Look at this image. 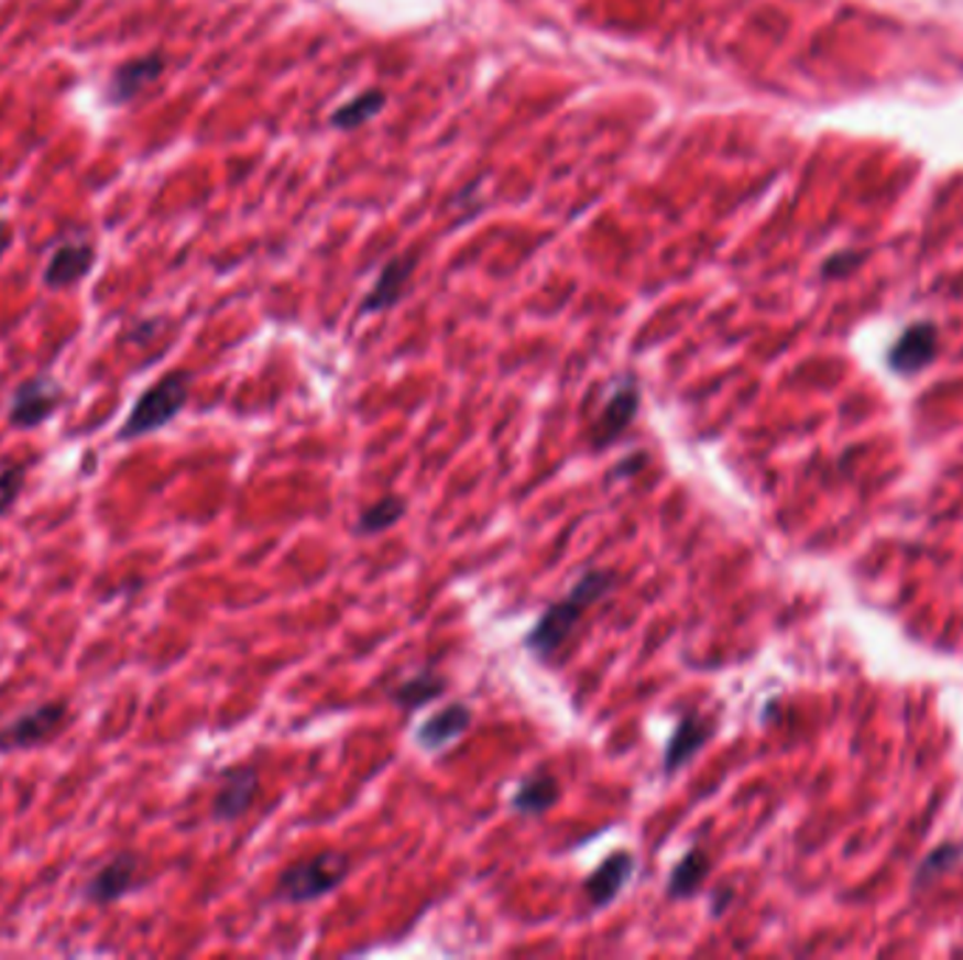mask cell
I'll return each mask as SVG.
<instances>
[{
  "label": "cell",
  "mask_w": 963,
  "mask_h": 960,
  "mask_svg": "<svg viewBox=\"0 0 963 960\" xmlns=\"http://www.w3.org/2000/svg\"><path fill=\"white\" fill-rule=\"evenodd\" d=\"M614 586H617L614 569H589V572H583L581 580L558 603L547 606L541 611V618L536 620V625L524 634V651L536 656L538 662L552 659L563 648L569 634L578 629L583 614L594 603L609 598L614 592Z\"/></svg>",
  "instance_id": "obj_1"
},
{
  "label": "cell",
  "mask_w": 963,
  "mask_h": 960,
  "mask_svg": "<svg viewBox=\"0 0 963 960\" xmlns=\"http://www.w3.org/2000/svg\"><path fill=\"white\" fill-rule=\"evenodd\" d=\"M350 876V857L344 851H321L294 862L276 882V902L310 904L330 896Z\"/></svg>",
  "instance_id": "obj_2"
},
{
  "label": "cell",
  "mask_w": 963,
  "mask_h": 960,
  "mask_svg": "<svg viewBox=\"0 0 963 960\" xmlns=\"http://www.w3.org/2000/svg\"><path fill=\"white\" fill-rule=\"evenodd\" d=\"M189 386L191 378L186 372H169L161 381H155L147 392H141V397L130 408L128 421H124V426L119 428L116 437L122 443H133V439L147 437V434L169 426L189 403Z\"/></svg>",
  "instance_id": "obj_3"
},
{
  "label": "cell",
  "mask_w": 963,
  "mask_h": 960,
  "mask_svg": "<svg viewBox=\"0 0 963 960\" xmlns=\"http://www.w3.org/2000/svg\"><path fill=\"white\" fill-rule=\"evenodd\" d=\"M65 724H68V701L54 699L34 705L7 727H0V752L9 755V752H26L52 744Z\"/></svg>",
  "instance_id": "obj_4"
},
{
  "label": "cell",
  "mask_w": 963,
  "mask_h": 960,
  "mask_svg": "<svg viewBox=\"0 0 963 960\" xmlns=\"http://www.w3.org/2000/svg\"><path fill=\"white\" fill-rule=\"evenodd\" d=\"M59 403H63V386L57 381L48 375L29 378L14 389L12 403H9V423L20 432H32L54 417Z\"/></svg>",
  "instance_id": "obj_5"
},
{
  "label": "cell",
  "mask_w": 963,
  "mask_h": 960,
  "mask_svg": "<svg viewBox=\"0 0 963 960\" xmlns=\"http://www.w3.org/2000/svg\"><path fill=\"white\" fill-rule=\"evenodd\" d=\"M639 408V386L634 378H623V381L614 386V392L609 395V401L603 403V408L598 412V421H594L592 434H589V443H592L594 451H606L617 443V437H623L625 428L632 426L634 417H637Z\"/></svg>",
  "instance_id": "obj_6"
},
{
  "label": "cell",
  "mask_w": 963,
  "mask_h": 960,
  "mask_svg": "<svg viewBox=\"0 0 963 960\" xmlns=\"http://www.w3.org/2000/svg\"><path fill=\"white\" fill-rule=\"evenodd\" d=\"M141 887V859L133 851L116 853L108 859L99 871L94 873L88 884H85V898L90 904L108 907V904L122 902L124 896Z\"/></svg>",
  "instance_id": "obj_7"
},
{
  "label": "cell",
  "mask_w": 963,
  "mask_h": 960,
  "mask_svg": "<svg viewBox=\"0 0 963 960\" xmlns=\"http://www.w3.org/2000/svg\"><path fill=\"white\" fill-rule=\"evenodd\" d=\"M260 792V775L254 766H231L220 775L218 792L211 797V820L215 822H237L245 817L254 806V797Z\"/></svg>",
  "instance_id": "obj_8"
},
{
  "label": "cell",
  "mask_w": 963,
  "mask_h": 960,
  "mask_svg": "<svg viewBox=\"0 0 963 960\" xmlns=\"http://www.w3.org/2000/svg\"><path fill=\"white\" fill-rule=\"evenodd\" d=\"M634 873H637V859L632 851H614L609 853L598 868L583 882V893H587L589 907L606 909L617 902L620 893L632 884Z\"/></svg>",
  "instance_id": "obj_9"
},
{
  "label": "cell",
  "mask_w": 963,
  "mask_h": 960,
  "mask_svg": "<svg viewBox=\"0 0 963 960\" xmlns=\"http://www.w3.org/2000/svg\"><path fill=\"white\" fill-rule=\"evenodd\" d=\"M473 724L471 707L462 705V701H453L446 705L442 710H437L435 716H428L420 727L415 730V744L420 746L428 755H440L448 746L457 744Z\"/></svg>",
  "instance_id": "obj_10"
},
{
  "label": "cell",
  "mask_w": 963,
  "mask_h": 960,
  "mask_svg": "<svg viewBox=\"0 0 963 960\" xmlns=\"http://www.w3.org/2000/svg\"><path fill=\"white\" fill-rule=\"evenodd\" d=\"M710 735H713V724L704 721L699 712H688L679 719L674 732L668 735V744L663 752V772L665 777H674L682 772L699 752L708 746Z\"/></svg>",
  "instance_id": "obj_11"
},
{
  "label": "cell",
  "mask_w": 963,
  "mask_h": 960,
  "mask_svg": "<svg viewBox=\"0 0 963 960\" xmlns=\"http://www.w3.org/2000/svg\"><path fill=\"white\" fill-rule=\"evenodd\" d=\"M938 356V332L932 325H912L899 341L894 343V350L887 356L890 367L899 375H916L919 369L932 363Z\"/></svg>",
  "instance_id": "obj_12"
},
{
  "label": "cell",
  "mask_w": 963,
  "mask_h": 960,
  "mask_svg": "<svg viewBox=\"0 0 963 960\" xmlns=\"http://www.w3.org/2000/svg\"><path fill=\"white\" fill-rule=\"evenodd\" d=\"M561 800V783L549 772H536V775L524 777L518 783V789L513 792L511 808L518 817H541L549 808Z\"/></svg>",
  "instance_id": "obj_13"
},
{
  "label": "cell",
  "mask_w": 963,
  "mask_h": 960,
  "mask_svg": "<svg viewBox=\"0 0 963 960\" xmlns=\"http://www.w3.org/2000/svg\"><path fill=\"white\" fill-rule=\"evenodd\" d=\"M446 690H448L446 676L437 674V670H431V668H423V670H417L415 676H408V679L397 681V685L390 690V699H392V705L401 707V710L415 712V710H420V707H426V705H431V701L440 699Z\"/></svg>",
  "instance_id": "obj_14"
},
{
  "label": "cell",
  "mask_w": 963,
  "mask_h": 960,
  "mask_svg": "<svg viewBox=\"0 0 963 960\" xmlns=\"http://www.w3.org/2000/svg\"><path fill=\"white\" fill-rule=\"evenodd\" d=\"M710 859L702 848H690L682 859H679L674 871H670L668 884H665V896L670 902H685L693 898L696 893H702L704 882H708Z\"/></svg>",
  "instance_id": "obj_15"
},
{
  "label": "cell",
  "mask_w": 963,
  "mask_h": 960,
  "mask_svg": "<svg viewBox=\"0 0 963 960\" xmlns=\"http://www.w3.org/2000/svg\"><path fill=\"white\" fill-rule=\"evenodd\" d=\"M161 70H164V57L161 54H147V57L133 59V63H124L122 68L116 70L113 85H110V99L113 102H128L147 85H153L161 77Z\"/></svg>",
  "instance_id": "obj_16"
},
{
  "label": "cell",
  "mask_w": 963,
  "mask_h": 960,
  "mask_svg": "<svg viewBox=\"0 0 963 960\" xmlns=\"http://www.w3.org/2000/svg\"><path fill=\"white\" fill-rule=\"evenodd\" d=\"M94 265V251L88 246H63V249L54 251L52 262L45 268V285L48 287H65L74 285V282L83 280L85 274Z\"/></svg>",
  "instance_id": "obj_17"
},
{
  "label": "cell",
  "mask_w": 963,
  "mask_h": 960,
  "mask_svg": "<svg viewBox=\"0 0 963 960\" xmlns=\"http://www.w3.org/2000/svg\"><path fill=\"white\" fill-rule=\"evenodd\" d=\"M406 510H408L406 499L397 497V493H386V497H381L377 502H372L370 508L361 510V515L355 519V527H352V533L361 535V538H366V535L386 533V530L397 527V524L403 522Z\"/></svg>",
  "instance_id": "obj_18"
},
{
  "label": "cell",
  "mask_w": 963,
  "mask_h": 960,
  "mask_svg": "<svg viewBox=\"0 0 963 960\" xmlns=\"http://www.w3.org/2000/svg\"><path fill=\"white\" fill-rule=\"evenodd\" d=\"M412 268H415L412 257H403V260H395L383 268V274L377 276L375 287H372L370 296H366L364 313H381L386 310V307L395 305V302L403 296V287H406Z\"/></svg>",
  "instance_id": "obj_19"
},
{
  "label": "cell",
  "mask_w": 963,
  "mask_h": 960,
  "mask_svg": "<svg viewBox=\"0 0 963 960\" xmlns=\"http://www.w3.org/2000/svg\"><path fill=\"white\" fill-rule=\"evenodd\" d=\"M383 105H386V96H383L381 90H366V94L355 96L352 102H347L344 108L336 110V113H332V124H336V128H344V130L361 128V124H364V121H370L372 116H375L377 110L383 108Z\"/></svg>",
  "instance_id": "obj_20"
},
{
  "label": "cell",
  "mask_w": 963,
  "mask_h": 960,
  "mask_svg": "<svg viewBox=\"0 0 963 960\" xmlns=\"http://www.w3.org/2000/svg\"><path fill=\"white\" fill-rule=\"evenodd\" d=\"M961 859H963V848L955 846V842H952V846H938L935 851H932L919 865V873H916V887H919V884L924 887V884H930L932 879H938L941 873L952 871Z\"/></svg>",
  "instance_id": "obj_21"
},
{
  "label": "cell",
  "mask_w": 963,
  "mask_h": 960,
  "mask_svg": "<svg viewBox=\"0 0 963 960\" xmlns=\"http://www.w3.org/2000/svg\"><path fill=\"white\" fill-rule=\"evenodd\" d=\"M26 484V468L23 465H3L0 468V519L14 508Z\"/></svg>",
  "instance_id": "obj_22"
},
{
  "label": "cell",
  "mask_w": 963,
  "mask_h": 960,
  "mask_svg": "<svg viewBox=\"0 0 963 960\" xmlns=\"http://www.w3.org/2000/svg\"><path fill=\"white\" fill-rule=\"evenodd\" d=\"M733 902V891H719L713 896V907H710V913H713L715 918L721 916V913H724V907H727V904Z\"/></svg>",
  "instance_id": "obj_23"
},
{
  "label": "cell",
  "mask_w": 963,
  "mask_h": 960,
  "mask_svg": "<svg viewBox=\"0 0 963 960\" xmlns=\"http://www.w3.org/2000/svg\"><path fill=\"white\" fill-rule=\"evenodd\" d=\"M7 246H9V226L0 220V251L7 249Z\"/></svg>",
  "instance_id": "obj_24"
}]
</instances>
